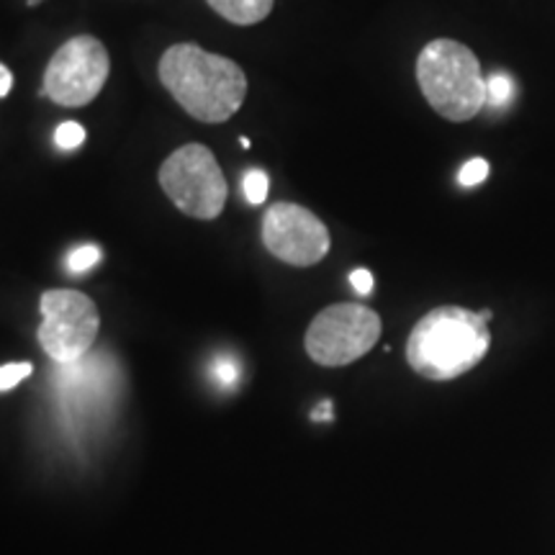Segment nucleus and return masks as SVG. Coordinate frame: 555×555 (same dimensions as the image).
<instances>
[{
  "mask_svg": "<svg viewBox=\"0 0 555 555\" xmlns=\"http://www.w3.org/2000/svg\"><path fill=\"white\" fill-rule=\"evenodd\" d=\"M82 142H86V129L78 121H62L54 131V144L60 150H78Z\"/></svg>",
  "mask_w": 555,
  "mask_h": 555,
  "instance_id": "nucleus-14",
  "label": "nucleus"
},
{
  "mask_svg": "<svg viewBox=\"0 0 555 555\" xmlns=\"http://www.w3.org/2000/svg\"><path fill=\"white\" fill-rule=\"evenodd\" d=\"M34 373L31 363H9L0 365V391H11L13 386H18L21 380L29 378Z\"/></svg>",
  "mask_w": 555,
  "mask_h": 555,
  "instance_id": "nucleus-16",
  "label": "nucleus"
},
{
  "mask_svg": "<svg viewBox=\"0 0 555 555\" xmlns=\"http://www.w3.org/2000/svg\"><path fill=\"white\" fill-rule=\"evenodd\" d=\"M13 88V73L5 65H0V99H5V95L11 93Z\"/></svg>",
  "mask_w": 555,
  "mask_h": 555,
  "instance_id": "nucleus-18",
  "label": "nucleus"
},
{
  "mask_svg": "<svg viewBox=\"0 0 555 555\" xmlns=\"http://www.w3.org/2000/svg\"><path fill=\"white\" fill-rule=\"evenodd\" d=\"M491 347L489 322L481 311L437 307L414 324L406 339V363L427 380H453L481 363Z\"/></svg>",
  "mask_w": 555,
  "mask_h": 555,
  "instance_id": "nucleus-2",
  "label": "nucleus"
},
{
  "mask_svg": "<svg viewBox=\"0 0 555 555\" xmlns=\"http://www.w3.org/2000/svg\"><path fill=\"white\" fill-rule=\"evenodd\" d=\"M380 337V317L360 304H332L311 319L304 347L317 365L343 367L373 350Z\"/></svg>",
  "mask_w": 555,
  "mask_h": 555,
  "instance_id": "nucleus-7",
  "label": "nucleus"
},
{
  "mask_svg": "<svg viewBox=\"0 0 555 555\" xmlns=\"http://www.w3.org/2000/svg\"><path fill=\"white\" fill-rule=\"evenodd\" d=\"M262 245L273 258L294 268H311L330 255V229L307 206L278 201L262 217Z\"/></svg>",
  "mask_w": 555,
  "mask_h": 555,
  "instance_id": "nucleus-8",
  "label": "nucleus"
},
{
  "mask_svg": "<svg viewBox=\"0 0 555 555\" xmlns=\"http://www.w3.org/2000/svg\"><path fill=\"white\" fill-rule=\"evenodd\" d=\"M512 95H515V80H512L509 75L494 73L486 78V103H489V106H506V103L512 101Z\"/></svg>",
  "mask_w": 555,
  "mask_h": 555,
  "instance_id": "nucleus-10",
  "label": "nucleus"
},
{
  "mask_svg": "<svg viewBox=\"0 0 555 555\" xmlns=\"http://www.w3.org/2000/svg\"><path fill=\"white\" fill-rule=\"evenodd\" d=\"M41 3V0H29V5H31V9H34V5H39Z\"/></svg>",
  "mask_w": 555,
  "mask_h": 555,
  "instance_id": "nucleus-21",
  "label": "nucleus"
},
{
  "mask_svg": "<svg viewBox=\"0 0 555 555\" xmlns=\"http://www.w3.org/2000/svg\"><path fill=\"white\" fill-rule=\"evenodd\" d=\"M101 262V247L99 245H82L73 249L67 258L69 273H86V270L95 268Z\"/></svg>",
  "mask_w": 555,
  "mask_h": 555,
  "instance_id": "nucleus-12",
  "label": "nucleus"
},
{
  "mask_svg": "<svg viewBox=\"0 0 555 555\" xmlns=\"http://www.w3.org/2000/svg\"><path fill=\"white\" fill-rule=\"evenodd\" d=\"M39 345L57 365L78 363L93 350L101 330V314L93 298L73 288L44 291L39 298Z\"/></svg>",
  "mask_w": 555,
  "mask_h": 555,
  "instance_id": "nucleus-5",
  "label": "nucleus"
},
{
  "mask_svg": "<svg viewBox=\"0 0 555 555\" xmlns=\"http://www.w3.org/2000/svg\"><path fill=\"white\" fill-rule=\"evenodd\" d=\"M240 363L232 356H219L214 363V378L221 388H234L240 380Z\"/></svg>",
  "mask_w": 555,
  "mask_h": 555,
  "instance_id": "nucleus-15",
  "label": "nucleus"
},
{
  "mask_svg": "<svg viewBox=\"0 0 555 555\" xmlns=\"http://www.w3.org/2000/svg\"><path fill=\"white\" fill-rule=\"evenodd\" d=\"M489 163H486L483 157H474L463 165L461 172H457V183H461L463 189H474V185H481L483 180L489 178Z\"/></svg>",
  "mask_w": 555,
  "mask_h": 555,
  "instance_id": "nucleus-13",
  "label": "nucleus"
},
{
  "mask_svg": "<svg viewBox=\"0 0 555 555\" xmlns=\"http://www.w3.org/2000/svg\"><path fill=\"white\" fill-rule=\"evenodd\" d=\"M111 75V57L101 39L73 37L52 54L41 78V99L62 108H82L101 95Z\"/></svg>",
  "mask_w": 555,
  "mask_h": 555,
  "instance_id": "nucleus-6",
  "label": "nucleus"
},
{
  "mask_svg": "<svg viewBox=\"0 0 555 555\" xmlns=\"http://www.w3.org/2000/svg\"><path fill=\"white\" fill-rule=\"evenodd\" d=\"M422 95L446 121L463 124L486 106V78L470 47L455 39H433L416 57Z\"/></svg>",
  "mask_w": 555,
  "mask_h": 555,
  "instance_id": "nucleus-3",
  "label": "nucleus"
},
{
  "mask_svg": "<svg viewBox=\"0 0 555 555\" xmlns=\"http://www.w3.org/2000/svg\"><path fill=\"white\" fill-rule=\"evenodd\" d=\"M268 189H270L268 176H266V172H262L260 168L247 170L245 176H242V191H245V198H247L249 206L266 204Z\"/></svg>",
  "mask_w": 555,
  "mask_h": 555,
  "instance_id": "nucleus-11",
  "label": "nucleus"
},
{
  "mask_svg": "<svg viewBox=\"0 0 555 555\" xmlns=\"http://www.w3.org/2000/svg\"><path fill=\"white\" fill-rule=\"evenodd\" d=\"M240 142H242V150H249V139L247 137H242Z\"/></svg>",
  "mask_w": 555,
  "mask_h": 555,
  "instance_id": "nucleus-20",
  "label": "nucleus"
},
{
  "mask_svg": "<svg viewBox=\"0 0 555 555\" xmlns=\"http://www.w3.org/2000/svg\"><path fill=\"white\" fill-rule=\"evenodd\" d=\"M330 412H332V404H330V401H324V404L319 406L314 414H311V420H330V416H332Z\"/></svg>",
  "mask_w": 555,
  "mask_h": 555,
  "instance_id": "nucleus-19",
  "label": "nucleus"
},
{
  "mask_svg": "<svg viewBox=\"0 0 555 555\" xmlns=\"http://www.w3.org/2000/svg\"><path fill=\"white\" fill-rule=\"evenodd\" d=\"M214 13L234 26H255L273 13L275 0H206Z\"/></svg>",
  "mask_w": 555,
  "mask_h": 555,
  "instance_id": "nucleus-9",
  "label": "nucleus"
},
{
  "mask_svg": "<svg viewBox=\"0 0 555 555\" xmlns=\"http://www.w3.org/2000/svg\"><path fill=\"white\" fill-rule=\"evenodd\" d=\"M159 189L185 217L214 221L224 211L229 185L206 144H183L159 165Z\"/></svg>",
  "mask_w": 555,
  "mask_h": 555,
  "instance_id": "nucleus-4",
  "label": "nucleus"
},
{
  "mask_svg": "<svg viewBox=\"0 0 555 555\" xmlns=\"http://www.w3.org/2000/svg\"><path fill=\"white\" fill-rule=\"evenodd\" d=\"M350 283H352V288H356V294H360V296H371L373 294V275H371V270H365V268L352 270Z\"/></svg>",
  "mask_w": 555,
  "mask_h": 555,
  "instance_id": "nucleus-17",
  "label": "nucleus"
},
{
  "mask_svg": "<svg viewBox=\"0 0 555 555\" xmlns=\"http://www.w3.org/2000/svg\"><path fill=\"white\" fill-rule=\"evenodd\" d=\"M157 75L178 106L196 121L224 124L242 108L247 75L237 62L180 41L163 52Z\"/></svg>",
  "mask_w": 555,
  "mask_h": 555,
  "instance_id": "nucleus-1",
  "label": "nucleus"
}]
</instances>
